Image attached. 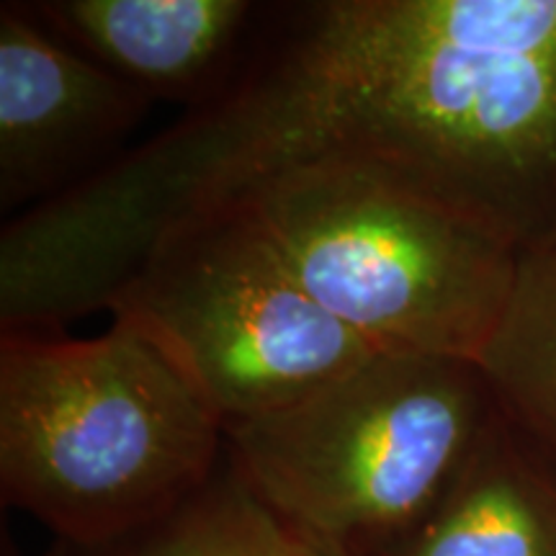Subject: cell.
I'll list each match as a JSON object with an SVG mask.
<instances>
[{
    "label": "cell",
    "mask_w": 556,
    "mask_h": 556,
    "mask_svg": "<svg viewBox=\"0 0 556 556\" xmlns=\"http://www.w3.org/2000/svg\"><path fill=\"white\" fill-rule=\"evenodd\" d=\"M475 364L505 420L556 469V235L520 250L510 296Z\"/></svg>",
    "instance_id": "cell-9"
},
{
    "label": "cell",
    "mask_w": 556,
    "mask_h": 556,
    "mask_svg": "<svg viewBox=\"0 0 556 556\" xmlns=\"http://www.w3.org/2000/svg\"><path fill=\"white\" fill-rule=\"evenodd\" d=\"M152 99L65 45L26 11L0 9V208H37L114 160Z\"/></svg>",
    "instance_id": "cell-6"
},
{
    "label": "cell",
    "mask_w": 556,
    "mask_h": 556,
    "mask_svg": "<svg viewBox=\"0 0 556 556\" xmlns=\"http://www.w3.org/2000/svg\"><path fill=\"white\" fill-rule=\"evenodd\" d=\"M495 415L475 361L374 351L294 405L229 426L227 458L296 533L374 554L433 510Z\"/></svg>",
    "instance_id": "cell-4"
},
{
    "label": "cell",
    "mask_w": 556,
    "mask_h": 556,
    "mask_svg": "<svg viewBox=\"0 0 556 556\" xmlns=\"http://www.w3.org/2000/svg\"><path fill=\"white\" fill-rule=\"evenodd\" d=\"M554 39L544 0L299 5L219 99L11 219L3 307L50 328L103 309L170 222L328 155L407 165L523 248L552 238Z\"/></svg>",
    "instance_id": "cell-1"
},
{
    "label": "cell",
    "mask_w": 556,
    "mask_h": 556,
    "mask_svg": "<svg viewBox=\"0 0 556 556\" xmlns=\"http://www.w3.org/2000/svg\"><path fill=\"white\" fill-rule=\"evenodd\" d=\"M225 458L222 420L135 323L0 336V497L60 544L103 546L170 516Z\"/></svg>",
    "instance_id": "cell-2"
},
{
    "label": "cell",
    "mask_w": 556,
    "mask_h": 556,
    "mask_svg": "<svg viewBox=\"0 0 556 556\" xmlns=\"http://www.w3.org/2000/svg\"><path fill=\"white\" fill-rule=\"evenodd\" d=\"M240 204L307 294L379 351L477 361L523 245L407 165L328 155L268 173Z\"/></svg>",
    "instance_id": "cell-3"
},
{
    "label": "cell",
    "mask_w": 556,
    "mask_h": 556,
    "mask_svg": "<svg viewBox=\"0 0 556 556\" xmlns=\"http://www.w3.org/2000/svg\"><path fill=\"white\" fill-rule=\"evenodd\" d=\"M65 556H309V546L225 458L217 477L170 516L119 541Z\"/></svg>",
    "instance_id": "cell-10"
},
{
    "label": "cell",
    "mask_w": 556,
    "mask_h": 556,
    "mask_svg": "<svg viewBox=\"0 0 556 556\" xmlns=\"http://www.w3.org/2000/svg\"><path fill=\"white\" fill-rule=\"evenodd\" d=\"M103 309L157 340L225 430L379 351L319 307L240 204L160 229Z\"/></svg>",
    "instance_id": "cell-5"
},
{
    "label": "cell",
    "mask_w": 556,
    "mask_h": 556,
    "mask_svg": "<svg viewBox=\"0 0 556 556\" xmlns=\"http://www.w3.org/2000/svg\"><path fill=\"white\" fill-rule=\"evenodd\" d=\"M0 556H21V554L16 552V546H13L11 541H9V531H3V548H0ZM45 556H54V552L45 554Z\"/></svg>",
    "instance_id": "cell-12"
},
{
    "label": "cell",
    "mask_w": 556,
    "mask_h": 556,
    "mask_svg": "<svg viewBox=\"0 0 556 556\" xmlns=\"http://www.w3.org/2000/svg\"><path fill=\"white\" fill-rule=\"evenodd\" d=\"M368 556H556V469L497 409L433 510Z\"/></svg>",
    "instance_id": "cell-8"
},
{
    "label": "cell",
    "mask_w": 556,
    "mask_h": 556,
    "mask_svg": "<svg viewBox=\"0 0 556 556\" xmlns=\"http://www.w3.org/2000/svg\"><path fill=\"white\" fill-rule=\"evenodd\" d=\"M299 536H302V533H299ZM302 539L307 541L309 556H368V554L353 552V548H348V546L330 544V541H319V539H309V536H302Z\"/></svg>",
    "instance_id": "cell-11"
},
{
    "label": "cell",
    "mask_w": 556,
    "mask_h": 556,
    "mask_svg": "<svg viewBox=\"0 0 556 556\" xmlns=\"http://www.w3.org/2000/svg\"><path fill=\"white\" fill-rule=\"evenodd\" d=\"M54 37L152 101L206 106L238 78L253 45L245 0H45L24 3Z\"/></svg>",
    "instance_id": "cell-7"
}]
</instances>
